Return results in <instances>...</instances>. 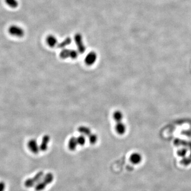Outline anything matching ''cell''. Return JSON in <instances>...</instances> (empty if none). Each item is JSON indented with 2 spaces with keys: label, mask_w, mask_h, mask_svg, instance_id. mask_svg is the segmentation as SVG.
<instances>
[{
  "label": "cell",
  "mask_w": 191,
  "mask_h": 191,
  "mask_svg": "<svg viewBox=\"0 0 191 191\" xmlns=\"http://www.w3.org/2000/svg\"><path fill=\"white\" fill-rule=\"evenodd\" d=\"M54 179V176L51 173H47L43 177L42 180L41 179L35 186L36 191H42L46 188L48 184H51Z\"/></svg>",
  "instance_id": "1"
},
{
  "label": "cell",
  "mask_w": 191,
  "mask_h": 191,
  "mask_svg": "<svg viewBox=\"0 0 191 191\" xmlns=\"http://www.w3.org/2000/svg\"><path fill=\"white\" fill-rule=\"evenodd\" d=\"M89 141L90 142V143L92 144H95L98 140V136L97 135L95 134H92L91 133L88 136Z\"/></svg>",
  "instance_id": "16"
},
{
  "label": "cell",
  "mask_w": 191,
  "mask_h": 191,
  "mask_svg": "<svg viewBox=\"0 0 191 191\" xmlns=\"http://www.w3.org/2000/svg\"><path fill=\"white\" fill-rule=\"evenodd\" d=\"M76 139L78 141V145H83L86 141V136H84L83 135H80V136H78V138H76Z\"/></svg>",
  "instance_id": "17"
},
{
  "label": "cell",
  "mask_w": 191,
  "mask_h": 191,
  "mask_svg": "<svg viewBox=\"0 0 191 191\" xmlns=\"http://www.w3.org/2000/svg\"><path fill=\"white\" fill-rule=\"evenodd\" d=\"M29 149L34 154H38L40 151V147L35 139H31L27 144Z\"/></svg>",
  "instance_id": "5"
},
{
  "label": "cell",
  "mask_w": 191,
  "mask_h": 191,
  "mask_svg": "<svg viewBox=\"0 0 191 191\" xmlns=\"http://www.w3.org/2000/svg\"><path fill=\"white\" fill-rule=\"evenodd\" d=\"M44 176V173L42 172H39L36 175L30 179H27L25 182V186L27 188H32L34 186L39 182Z\"/></svg>",
  "instance_id": "2"
},
{
  "label": "cell",
  "mask_w": 191,
  "mask_h": 191,
  "mask_svg": "<svg viewBox=\"0 0 191 191\" xmlns=\"http://www.w3.org/2000/svg\"><path fill=\"white\" fill-rule=\"evenodd\" d=\"M97 59V55L95 51H91L87 54L85 59V62L88 66H92Z\"/></svg>",
  "instance_id": "4"
},
{
  "label": "cell",
  "mask_w": 191,
  "mask_h": 191,
  "mask_svg": "<svg viewBox=\"0 0 191 191\" xmlns=\"http://www.w3.org/2000/svg\"><path fill=\"white\" fill-rule=\"evenodd\" d=\"M50 137L48 135H45L42 138V140L41 142V144L39 145L40 150L42 151H45L47 150L48 143L50 142Z\"/></svg>",
  "instance_id": "7"
},
{
  "label": "cell",
  "mask_w": 191,
  "mask_h": 191,
  "mask_svg": "<svg viewBox=\"0 0 191 191\" xmlns=\"http://www.w3.org/2000/svg\"><path fill=\"white\" fill-rule=\"evenodd\" d=\"M115 130L119 135H124L126 130L125 125L122 122H117L115 126Z\"/></svg>",
  "instance_id": "10"
},
{
  "label": "cell",
  "mask_w": 191,
  "mask_h": 191,
  "mask_svg": "<svg viewBox=\"0 0 191 191\" xmlns=\"http://www.w3.org/2000/svg\"><path fill=\"white\" fill-rule=\"evenodd\" d=\"M71 39L70 38H66L64 41H63L62 42H61L60 44L59 45V47L63 48L66 47V46L69 45L71 43Z\"/></svg>",
  "instance_id": "18"
},
{
  "label": "cell",
  "mask_w": 191,
  "mask_h": 191,
  "mask_svg": "<svg viewBox=\"0 0 191 191\" xmlns=\"http://www.w3.org/2000/svg\"><path fill=\"white\" fill-rule=\"evenodd\" d=\"M78 145V143L76 138L72 137V138H70V139L69 141V143H68V147H69V149L70 150H75L76 149Z\"/></svg>",
  "instance_id": "11"
},
{
  "label": "cell",
  "mask_w": 191,
  "mask_h": 191,
  "mask_svg": "<svg viewBox=\"0 0 191 191\" xmlns=\"http://www.w3.org/2000/svg\"><path fill=\"white\" fill-rule=\"evenodd\" d=\"M75 42L78 47V51L79 53H83L86 51V47L83 44V40L81 35L76 34L75 36Z\"/></svg>",
  "instance_id": "6"
},
{
  "label": "cell",
  "mask_w": 191,
  "mask_h": 191,
  "mask_svg": "<svg viewBox=\"0 0 191 191\" xmlns=\"http://www.w3.org/2000/svg\"><path fill=\"white\" fill-rule=\"evenodd\" d=\"M79 51H78L74 50H71V53H70V58L72 59H76L77 58L79 55Z\"/></svg>",
  "instance_id": "19"
},
{
  "label": "cell",
  "mask_w": 191,
  "mask_h": 191,
  "mask_svg": "<svg viewBox=\"0 0 191 191\" xmlns=\"http://www.w3.org/2000/svg\"><path fill=\"white\" fill-rule=\"evenodd\" d=\"M46 43L50 47H54L58 44V41L54 36L49 35L46 38Z\"/></svg>",
  "instance_id": "9"
},
{
  "label": "cell",
  "mask_w": 191,
  "mask_h": 191,
  "mask_svg": "<svg viewBox=\"0 0 191 191\" xmlns=\"http://www.w3.org/2000/svg\"><path fill=\"white\" fill-rule=\"evenodd\" d=\"M5 1L7 5L11 8L15 9L18 7L19 5V3L17 0H5Z\"/></svg>",
  "instance_id": "14"
},
{
  "label": "cell",
  "mask_w": 191,
  "mask_h": 191,
  "mask_svg": "<svg viewBox=\"0 0 191 191\" xmlns=\"http://www.w3.org/2000/svg\"><path fill=\"white\" fill-rule=\"evenodd\" d=\"M5 188H6V186H5V183L3 182H0V191H5Z\"/></svg>",
  "instance_id": "20"
},
{
  "label": "cell",
  "mask_w": 191,
  "mask_h": 191,
  "mask_svg": "<svg viewBox=\"0 0 191 191\" xmlns=\"http://www.w3.org/2000/svg\"><path fill=\"white\" fill-rule=\"evenodd\" d=\"M70 53H71V50H63L60 53V56L63 59H66L68 57H70Z\"/></svg>",
  "instance_id": "15"
},
{
  "label": "cell",
  "mask_w": 191,
  "mask_h": 191,
  "mask_svg": "<svg viewBox=\"0 0 191 191\" xmlns=\"http://www.w3.org/2000/svg\"><path fill=\"white\" fill-rule=\"evenodd\" d=\"M142 159V157L141 154L138 152L133 153L131 154L130 157V160L131 163L135 164H140L141 162Z\"/></svg>",
  "instance_id": "8"
},
{
  "label": "cell",
  "mask_w": 191,
  "mask_h": 191,
  "mask_svg": "<svg viewBox=\"0 0 191 191\" xmlns=\"http://www.w3.org/2000/svg\"><path fill=\"white\" fill-rule=\"evenodd\" d=\"M78 131L81 135L85 136H88L91 133L90 128L85 126H81L78 128Z\"/></svg>",
  "instance_id": "12"
},
{
  "label": "cell",
  "mask_w": 191,
  "mask_h": 191,
  "mask_svg": "<svg viewBox=\"0 0 191 191\" xmlns=\"http://www.w3.org/2000/svg\"><path fill=\"white\" fill-rule=\"evenodd\" d=\"M9 32L11 35L19 38L23 37L25 35V31L23 29L17 25H12L10 27Z\"/></svg>",
  "instance_id": "3"
},
{
  "label": "cell",
  "mask_w": 191,
  "mask_h": 191,
  "mask_svg": "<svg viewBox=\"0 0 191 191\" xmlns=\"http://www.w3.org/2000/svg\"><path fill=\"white\" fill-rule=\"evenodd\" d=\"M113 119L116 122H122V119L123 118V114L122 113V112L120 110H116V111L114 112Z\"/></svg>",
  "instance_id": "13"
}]
</instances>
